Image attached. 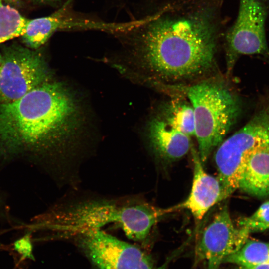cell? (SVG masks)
Returning a JSON list of instances; mask_svg holds the SVG:
<instances>
[{
  "label": "cell",
  "instance_id": "cell-2",
  "mask_svg": "<svg viewBox=\"0 0 269 269\" xmlns=\"http://www.w3.org/2000/svg\"><path fill=\"white\" fill-rule=\"evenodd\" d=\"M83 116L76 97L53 80L0 104V157L22 159L51 173L65 172L77 156Z\"/></svg>",
  "mask_w": 269,
  "mask_h": 269
},
{
  "label": "cell",
  "instance_id": "cell-23",
  "mask_svg": "<svg viewBox=\"0 0 269 269\" xmlns=\"http://www.w3.org/2000/svg\"><path fill=\"white\" fill-rule=\"evenodd\" d=\"M1 61H2V56H1V52H0V69L1 65Z\"/></svg>",
  "mask_w": 269,
  "mask_h": 269
},
{
  "label": "cell",
  "instance_id": "cell-9",
  "mask_svg": "<svg viewBox=\"0 0 269 269\" xmlns=\"http://www.w3.org/2000/svg\"><path fill=\"white\" fill-rule=\"evenodd\" d=\"M250 233L245 227H235L224 205L202 231L195 247V263L203 261L207 269H219L224 260L246 242Z\"/></svg>",
  "mask_w": 269,
  "mask_h": 269
},
{
  "label": "cell",
  "instance_id": "cell-8",
  "mask_svg": "<svg viewBox=\"0 0 269 269\" xmlns=\"http://www.w3.org/2000/svg\"><path fill=\"white\" fill-rule=\"evenodd\" d=\"M77 243L98 269H164L157 267L149 255L133 244L99 229L76 235Z\"/></svg>",
  "mask_w": 269,
  "mask_h": 269
},
{
  "label": "cell",
  "instance_id": "cell-1",
  "mask_svg": "<svg viewBox=\"0 0 269 269\" xmlns=\"http://www.w3.org/2000/svg\"><path fill=\"white\" fill-rule=\"evenodd\" d=\"M221 0H176L134 26L133 53L149 84L173 92L217 76Z\"/></svg>",
  "mask_w": 269,
  "mask_h": 269
},
{
  "label": "cell",
  "instance_id": "cell-14",
  "mask_svg": "<svg viewBox=\"0 0 269 269\" xmlns=\"http://www.w3.org/2000/svg\"><path fill=\"white\" fill-rule=\"evenodd\" d=\"M158 115L180 132L189 136L195 135L194 110L189 101L180 97L172 99L163 104Z\"/></svg>",
  "mask_w": 269,
  "mask_h": 269
},
{
  "label": "cell",
  "instance_id": "cell-12",
  "mask_svg": "<svg viewBox=\"0 0 269 269\" xmlns=\"http://www.w3.org/2000/svg\"><path fill=\"white\" fill-rule=\"evenodd\" d=\"M101 24L76 21L64 15L62 9L51 15L27 20L22 35L23 42L28 48L36 50L43 45L56 31L72 28H101Z\"/></svg>",
  "mask_w": 269,
  "mask_h": 269
},
{
  "label": "cell",
  "instance_id": "cell-4",
  "mask_svg": "<svg viewBox=\"0 0 269 269\" xmlns=\"http://www.w3.org/2000/svg\"><path fill=\"white\" fill-rule=\"evenodd\" d=\"M173 92L186 96L193 107L198 153L203 164L238 119L241 100L227 79L217 76L177 88Z\"/></svg>",
  "mask_w": 269,
  "mask_h": 269
},
{
  "label": "cell",
  "instance_id": "cell-16",
  "mask_svg": "<svg viewBox=\"0 0 269 269\" xmlns=\"http://www.w3.org/2000/svg\"><path fill=\"white\" fill-rule=\"evenodd\" d=\"M28 19L0 0V44L23 34Z\"/></svg>",
  "mask_w": 269,
  "mask_h": 269
},
{
  "label": "cell",
  "instance_id": "cell-10",
  "mask_svg": "<svg viewBox=\"0 0 269 269\" xmlns=\"http://www.w3.org/2000/svg\"><path fill=\"white\" fill-rule=\"evenodd\" d=\"M194 165L191 192L186 200L176 205V209L189 210L197 220H201L215 204L223 200L222 189L217 177L207 173L198 152L191 148Z\"/></svg>",
  "mask_w": 269,
  "mask_h": 269
},
{
  "label": "cell",
  "instance_id": "cell-3",
  "mask_svg": "<svg viewBox=\"0 0 269 269\" xmlns=\"http://www.w3.org/2000/svg\"><path fill=\"white\" fill-rule=\"evenodd\" d=\"M171 211L132 199L95 197L55 205L36 223L41 228L73 235L115 224L128 238L140 242L146 239L162 216Z\"/></svg>",
  "mask_w": 269,
  "mask_h": 269
},
{
  "label": "cell",
  "instance_id": "cell-11",
  "mask_svg": "<svg viewBox=\"0 0 269 269\" xmlns=\"http://www.w3.org/2000/svg\"><path fill=\"white\" fill-rule=\"evenodd\" d=\"M147 132L152 149L164 159H179L192 147L189 136L174 129L158 114L149 121Z\"/></svg>",
  "mask_w": 269,
  "mask_h": 269
},
{
  "label": "cell",
  "instance_id": "cell-19",
  "mask_svg": "<svg viewBox=\"0 0 269 269\" xmlns=\"http://www.w3.org/2000/svg\"><path fill=\"white\" fill-rule=\"evenodd\" d=\"M238 269H269V263L250 266H238Z\"/></svg>",
  "mask_w": 269,
  "mask_h": 269
},
{
  "label": "cell",
  "instance_id": "cell-18",
  "mask_svg": "<svg viewBox=\"0 0 269 269\" xmlns=\"http://www.w3.org/2000/svg\"><path fill=\"white\" fill-rule=\"evenodd\" d=\"M14 245L15 249L24 257L32 258V245L30 234L27 233L16 240Z\"/></svg>",
  "mask_w": 269,
  "mask_h": 269
},
{
  "label": "cell",
  "instance_id": "cell-15",
  "mask_svg": "<svg viewBox=\"0 0 269 269\" xmlns=\"http://www.w3.org/2000/svg\"><path fill=\"white\" fill-rule=\"evenodd\" d=\"M225 263L237 266L269 263V243L247 240L237 251L224 260Z\"/></svg>",
  "mask_w": 269,
  "mask_h": 269
},
{
  "label": "cell",
  "instance_id": "cell-6",
  "mask_svg": "<svg viewBox=\"0 0 269 269\" xmlns=\"http://www.w3.org/2000/svg\"><path fill=\"white\" fill-rule=\"evenodd\" d=\"M0 69V104L14 101L52 80L41 54L13 44L3 47Z\"/></svg>",
  "mask_w": 269,
  "mask_h": 269
},
{
  "label": "cell",
  "instance_id": "cell-21",
  "mask_svg": "<svg viewBox=\"0 0 269 269\" xmlns=\"http://www.w3.org/2000/svg\"><path fill=\"white\" fill-rule=\"evenodd\" d=\"M7 2L15 5H18L20 3V0H5Z\"/></svg>",
  "mask_w": 269,
  "mask_h": 269
},
{
  "label": "cell",
  "instance_id": "cell-17",
  "mask_svg": "<svg viewBox=\"0 0 269 269\" xmlns=\"http://www.w3.org/2000/svg\"><path fill=\"white\" fill-rule=\"evenodd\" d=\"M239 226L251 231H263L269 228V201L263 203L250 217L241 219Z\"/></svg>",
  "mask_w": 269,
  "mask_h": 269
},
{
  "label": "cell",
  "instance_id": "cell-5",
  "mask_svg": "<svg viewBox=\"0 0 269 269\" xmlns=\"http://www.w3.org/2000/svg\"><path fill=\"white\" fill-rule=\"evenodd\" d=\"M269 144V101L263 103L240 130L223 141L214 156L223 200L239 188V181L251 154Z\"/></svg>",
  "mask_w": 269,
  "mask_h": 269
},
{
  "label": "cell",
  "instance_id": "cell-7",
  "mask_svg": "<svg viewBox=\"0 0 269 269\" xmlns=\"http://www.w3.org/2000/svg\"><path fill=\"white\" fill-rule=\"evenodd\" d=\"M269 13V0H240L237 18L225 37L226 78L242 55H260L269 63L265 27Z\"/></svg>",
  "mask_w": 269,
  "mask_h": 269
},
{
  "label": "cell",
  "instance_id": "cell-20",
  "mask_svg": "<svg viewBox=\"0 0 269 269\" xmlns=\"http://www.w3.org/2000/svg\"><path fill=\"white\" fill-rule=\"evenodd\" d=\"M30 0L35 1V2H37L45 3V2H50L55 1L57 0Z\"/></svg>",
  "mask_w": 269,
  "mask_h": 269
},
{
  "label": "cell",
  "instance_id": "cell-22",
  "mask_svg": "<svg viewBox=\"0 0 269 269\" xmlns=\"http://www.w3.org/2000/svg\"><path fill=\"white\" fill-rule=\"evenodd\" d=\"M2 205H3L2 200L0 194V213L1 212V210L2 209Z\"/></svg>",
  "mask_w": 269,
  "mask_h": 269
},
{
  "label": "cell",
  "instance_id": "cell-13",
  "mask_svg": "<svg viewBox=\"0 0 269 269\" xmlns=\"http://www.w3.org/2000/svg\"><path fill=\"white\" fill-rule=\"evenodd\" d=\"M257 198L269 197V144L254 151L242 173L239 188Z\"/></svg>",
  "mask_w": 269,
  "mask_h": 269
}]
</instances>
